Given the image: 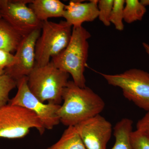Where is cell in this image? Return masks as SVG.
Segmentation results:
<instances>
[{
    "label": "cell",
    "instance_id": "8fae6325",
    "mask_svg": "<svg viewBox=\"0 0 149 149\" xmlns=\"http://www.w3.org/2000/svg\"><path fill=\"white\" fill-rule=\"evenodd\" d=\"M98 15L97 0L86 3L72 1L67 5H65L63 17L72 27H78L82 26L84 22L94 21Z\"/></svg>",
    "mask_w": 149,
    "mask_h": 149
},
{
    "label": "cell",
    "instance_id": "9c48e42d",
    "mask_svg": "<svg viewBox=\"0 0 149 149\" xmlns=\"http://www.w3.org/2000/svg\"><path fill=\"white\" fill-rule=\"evenodd\" d=\"M41 29H35L23 37L15 55V63L5 69V74L16 82L22 77H27L35 67V46L41 35Z\"/></svg>",
    "mask_w": 149,
    "mask_h": 149
},
{
    "label": "cell",
    "instance_id": "277c9868",
    "mask_svg": "<svg viewBox=\"0 0 149 149\" xmlns=\"http://www.w3.org/2000/svg\"><path fill=\"white\" fill-rule=\"evenodd\" d=\"M72 27L65 21L42 22V32L35 46V65H47L51 58L66 47L71 38Z\"/></svg>",
    "mask_w": 149,
    "mask_h": 149
},
{
    "label": "cell",
    "instance_id": "52a82bcc",
    "mask_svg": "<svg viewBox=\"0 0 149 149\" xmlns=\"http://www.w3.org/2000/svg\"><path fill=\"white\" fill-rule=\"evenodd\" d=\"M17 91L8 103L25 108L37 115L44 127L51 130L60 122L58 111L61 105L45 104L40 101L29 90L27 85V77H22L16 81Z\"/></svg>",
    "mask_w": 149,
    "mask_h": 149
},
{
    "label": "cell",
    "instance_id": "5b68a950",
    "mask_svg": "<svg viewBox=\"0 0 149 149\" xmlns=\"http://www.w3.org/2000/svg\"><path fill=\"white\" fill-rule=\"evenodd\" d=\"M33 128L40 135L45 130L40 118L31 111L9 104L0 109V139H21Z\"/></svg>",
    "mask_w": 149,
    "mask_h": 149
},
{
    "label": "cell",
    "instance_id": "4fadbf2b",
    "mask_svg": "<svg viewBox=\"0 0 149 149\" xmlns=\"http://www.w3.org/2000/svg\"><path fill=\"white\" fill-rule=\"evenodd\" d=\"M24 37L4 19H0V49L10 53L16 52Z\"/></svg>",
    "mask_w": 149,
    "mask_h": 149
},
{
    "label": "cell",
    "instance_id": "d4e9b609",
    "mask_svg": "<svg viewBox=\"0 0 149 149\" xmlns=\"http://www.w3.org/2000/svg\"><path fill=\"white\" fill-rule=\"evenodd\" d=\"M1 18H2L1 15V13H0V19H1Z\"/></svg>",
    "mask_w": 149,
    "mask_h": 149
},
{
    "label": "cell",
    "instance_id": "603a6c76",
    "mask_svg": "<svg viewBox=\"0 0 149 149\" xmlns=\"http://www.w3.org/2000/svg\"><path fill=\"white\" fill-rule=\"evenodd\" d=\"M143 46L145 50H146V52L147 53L149 56V45L147 43L143 42Z\"/></svg>",
    "mask_w": 149,
    "mask_h": 149
},
{
    "label": "cell",
    "instance_id": "7c38bea8",
    "mask_svg": "<svg viewBox=\"0 0 149 149\" xmlns=\"http://www.w3.org/2000/svg\"><path fill=\"white\" fill-rule=\"evenodd\" d=\"M65 6L59 0H33L28 6L42 22L52 17H63Z\"/></svg>",
    "mask_w": 149,
    "mask_h": 149
},
{
    "label": "cell",
    "instance_id": "cb8c5ba5",
    "mask_svg": "<svg viewBox=\"0 0 149 149\" xmlns=\"http://www.w3.org/2000/svg\"><path fill=\"white\" fill-rule=\"evenodd\" d=\"M5 74V70L0 69V76Z\"/></svg>",
    "mask_w": 149,
    "mask_h": 149
},
{
    "label": "cell",
    "instance_id": "3957f363",
    "mask_svg": "<svg viewBox=\"0 0 149 149\" xmlns=\"http://www.w3.org/2000/svg\"><path fill=\"white\" fill-rule=\"evenodd\" d=\"M69 74L59 69L52 62L38 66L27 76V85L32 94L45 103L60 105L63 90L68 83Z\"/></svg>",
    "mask_w": 149,
    "mask_h": 149
},
{
    "label": "cell",
    "instance_id": "7402d4cb",
    "mask_svg": "<svg viewBox=\"0 0 149 149\" xmlns=\"http://www.w3.org/2000/svg\"><path fill=\"white\" fill-rule=\"evenodd\" d=\"M137 130L143 133L149 139V111L140 119L136 125Z\"/></svg>",
    "mask_w": 149,
    "mask_h": 149
},
{
    "label": "cell",
    "instance_id": "ffe728a7",
    "mask_svg": "<svg viewBox=\"0 0 149 149\" xmlns=\"http://www.w3.org/2000/svg\"><path fill=\"white\" fill-rule=\"evenodd\" d=\"M130 141L133 149H149V139L140 130L132 131Z\"/></svg>",
    "mask_w": 149,
    "mask_h": 149
},
{
    "label": "cell",
    "instance_id": "ac0fdd59",
    "mask_svg": "<svg viewBox=\"0 0 149 149\" xmlns=\"http://www.w3.org/2000/svg\"><path fill=\"white\" fill-rule=\"evenodd\" d=\"M125 3L124 0H113L110 22L113 24L115 29L118 31H123L124 29L123 21Z\"/></svg>",
    "mask_w": 149,
    "mask_h": 149
},
{
    "label": "cell",
    "instance_id": "9a60e30c",
    "mask_svg": "<svg viewBox=\"0 0 149 149\" xmlns=\"http://www.w3.org/2000/svg\"><path fill=\"white\" fill-rule=\"evenodd\" d=\"M47 149H87L75 126H68L56 143Z\"/></svg>",
    "mask_w": 149,
    "mask_h": 149
},
{
    "label": "cell",
    "instance_id": "2e32d148",
    "mask_svg": "<svg viewBox=\"0 0 149 149\" xmlns=\"http://www.w3.org/2000/svg\"><path fill=\"white\" fill-rule=\"evenodd\" d=\"M146 7L138 0H126L124 8L123 20L128 24L141 21L146 12Z\"/></svg>",
    "mask_w": 149,
    "mask_h": 149
},
{
    "label": "cell",
    "instance_id": "ba28073f",
    "mask_svg": "<svg viewBox=\"0 0 149 149\" xmlns=\"http://www.w3.org/2000/svg\"><path fill=\"white\" fill-rule=\"evenodd\" d=\"M30 0H0L2 18L23 37L42 28V22L27 6Z\"/></svg>",
    "mask_w": 149,
    "mask_h": 149
},
{
    "label": "cell",
    "instance_id": "8992f818",
    "mask_svg": "<svg viewBox=\"0 0 149 149\" xmlns=\"http://www.w3.org/2000/svg\"><path fill=\"white\" fill-rule=\"evenodd\" d=\"M100 74L109 85L120 88L125 98L149 111V72L132 68L120 74Z\"/></svg>",
    "mask_w": 149,
    "mask_h": 149
},
{
    "label": "cell",
    "instance_id": "e0dca14e",
    "mask_svg": "<svg viewBox=\"0 0 149 149\" xmlns=\"http://www.w3.org/2000/svg\"><path fill=\"white\" fill-rule=\"evenodd\" d=\"M16 86V81L7 74L0 76V109L8 104L10 93Z\"/></svg>",
    "mask_w": 149,
    "mask_h": 149
},
{
    "label": "cell",
    "instance_id": "44dd1931",
    "mask_svg": "<svg viewBox=\"0 0 149 149\" xmlns=\"http://www.w3.org/2000/svg\"><path fill=\"white\" fill-rule=\"evenodd\" d=\"M15 55L9 52L0 49V69L5 70L15 63Z\"/></svg>",
    "mask_w": 149,
    "mask_h": 149
},
{
    "label": "cell",
    "instance_id": "7a4b0ae2",
    "mask_svg": "<svg viewBox=\"0 0 149 149\" xmlns=\"http://www.w3.org/2000/svg\"><path fill=\"white\" fill-rule=\"evenodd\" d=\"M91 37V33L83 26L72 27L69 44L51 61L56 67L70 74L74 83L82 88L86 87L84 72Z\"/></svg>",
    "mask_w": 149,
    "mask_h": 149
},
{
    "label": "cell",
    "instance_id": "d6986e66",
    "mask_svg": "<svg viewBox=\"0 0 149 149\" xmlns=\"http://www.w3.org/2000/svg\"><path fill=\"white\" fill-rule=\"evenodd\" d=\"M113 4V0L98 1L99 15L98 17L107 27L110 25V17Z\"/></svg>",
    "mask_w": 149,
    "mask_h": 149
},
{
    "label": "cell",
    "instance_id": "5bb4252c",
    "mask_svg": "<svg viewBox=\"0 0 149 149\" xmlns=\"http://www.w3.org/2000/svg\"><path fill=\"white\" fill-rule=\"evenodd\" d=\"M133 125V120L127 118L116 123L113 128L115 142L111 149H133L130 141Z\"/></svg>",
    "mask_w": 149,
    "mask_h": 149
},
{
    "label": "cell",
    "instance_id": "6da1fadb",
    "mask_svg": "<svg viewBox=\"0 0 149 149\" xmlns=\"http://www.w3.org/2000/svg\"><path fill=\"white\" fill-rule=\"evenodd\" d=\"M62 100L58 115L60 122L68 127L100 114L105 106L103 99L91 88H80L71 80L63 90Z\"/></svg>",
    "mask_w": 149,
    "mask_h": 149
},
{
    "label": "cell",
    "instance_id": "30bf717a",
    "mask_svg": "<svg viewBox=\"0 0 149 149\" xmlns=\"http://www.w3.org/2000/svg\"><path fill=\"white\" fill-rule=\"evenodd\" d=\"M74 126L86 149H107L112 127L103 116L97 115Z\"/></svg>",
    "mask_w": 149,
    "mask_h": 149
}]
</instances>
